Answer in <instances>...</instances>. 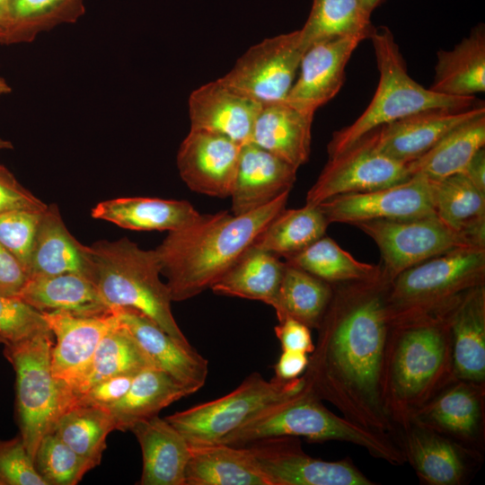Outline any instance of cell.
<instances>
[{
	"label": "cell",
	"mask_w": 485,
	"mask_h": 485,
	"mask_svg": "<svg viewBox=\"0 0 485 485\" xmlns=\"http://www.w3.org/2000/svg\"><path fill=\"white\" fill-rule=\"evenodd\" d=\"M313 116L284 101L263 103L250 142L298 169L309 159Z\"/></svg>",
	"instance_id": "27"
},
{
	"label": "cell",
	"mask_w": 485,
	"mask_h": 485,
	"mask_svg": "<svg viewBox=\"0 0 485 485\" xmlns=\"http://www.w3.org/2000/svg\"><path fill=\"white\" fill-rule=\"evenodd\" d=\"M12 92V87L6 80L0 76V96L8 94Z\"/></svg>",
	"instance_id": "55"
},
{
	"label": "cell",
	"mask_w": 485,
	"mask_h": 485,
	"mask_svg": "<svg viewBox=\"0 0 485 485\" xmlns=\"http://www.w3.org/2000/svg\"><path fill=\"white\" fill-rule=\"evenodd\" d=\"M192 393L193 390L166 372L150 367L138 372L127 393L107 410L116 429L127 431L135 423L156 416L163 408Z\"/></svg>",
	"instance_id": "33"
},
{
	"label": "cell",
	"mask_w": 485,
	"mask_h": 485,
	"mask_svg": "<svg viewBox=\"0 0 485 485\" xmlns=\"http://www.w3.org/2000/svg\"><path fill=\"white\" fill-rule=\"evenodd\" d=\"M111 310L157 368L194 392L205 384L208 362L195 349L182 347L152 319L135 308L111 307Z\"/></svg>",
	"instance_id": "22"
},
{
	"label": "cell",
	"mask_w": 485,
	"mask_h": 485,
	"mask_svg": "<svg viewBox=\"0 0 485 485\" xmlns=\"http://www.w3.org/2000/svg\"><path fill=\"white\" fill-rule=\"evenodd\" d=\"M44 211L20 209L0 214V244L26 271L38 225Z\"/></svg>",
	"instance_id": "44"
},
{
	"label": "cell",
	"mask_w": 485,
	"mask_h": 485,
	"mask_svg": "<svg viewBox=\"0 0 485 485\" xmlns=\"http://www.w3.org/2000/svg\"><path fill=\"white\" fill-rule=\"evenodd\" d=\"M449 328L454 380L485 385V284L455 305Z\"/></svg>",
	"instance_id": "26"
},
{
	"label": "cell",
	"mask_w": 485,
	"mask_h": 485,
	"mask_svg": "<svg viewBox=\"0 0 485 485\" xmlns=\"http://www.w3.org/2000/svg\"><path fill=\"white\" fill-rule=\"evenodd\" d=\"M369 40L379 71L377 89L365 111L351 125L332 134L327 146L329 157L344 151L375 128L419 111L440 108L466 110L476 106L474 96L437 93L414 81L387 27L375 28Z\"/></svg>",
	"instance_id": "6"
},
{
	"label": "cell",
	"mask_w": 485,
	"mask_h": 485,
	"mask_svg": "<svg viewBox=\"0 0 485 485\" xmlns=\"http://www.w3.org/2000/svg\"><path fill=\"white\" fill-rule=\"evenodd\" d=\"M410 420L483 454L485 385L454 380Z\"/></svg>",
	"instance_id": "16"
},
{
	"label": "cell",
	"mask_w": 485,
	"mask_h": 485,
	"mask_svg": "<svg viewBox=\"0 0 485 485\" xmlns=\"http://www.w3.org/2000/svg\"><path fill=\"white\" fill-rule=\"evenodd\" d=\"M408 163L376 149L371 132L340 154L329 157L307 191L305 204L318 206L333 197L387 188L408 181Z\"/></svg>",
	"instance_id": "11"
},
{
	"label": "cell",
	"mask_w": 485,
	"mask_h": 485,
	"mask_svg": "<svg viewBox=\"0 0 485 485\" xmlns=\"http://www.w3.org/2000/svg\"><path fill=\"white\" fill-rule=\"evenodd\" d=\"M242 146L217 133L190 129L176 157L181 180L197 193L230 197Z\"/></svg>",
	"instance_id": "17"
},
{
	"label": "cell",
	"mask_w": 485,
	"mask_h": 485,
	"mask_svg": "<svg viewBox=\"0 0 485 485\" xmlns=\"http://www.w3.org/2000/svg\"><path fill=\"white\" fill-rule=\"evenodd\" d=\"M41 313L56 337L51 350L52 372L74 393L84 378L101 340L118 319L112 311L99 316L65 311Z\"/></svg>",
	"instance_id": "18"
},
{
	"label": "cell",
	"mask_w": 485,
	"mask_h": 485,
	"mask_svg": "<svg viewBox=\"0 0 485 485\" xmlns=\"http://www.w3.org/2000/svg\"><path fill=\"white\" fill-rule=\"evenodd\" d=\"M330 223L319 206L282 209L258 235L252 246L285 259L325 235Z\"/></svg>",
	"instance_id": "37"
},
{
	"label": "cell",
	"mask_w": 485,
	"mask_h": 485,
	"mask_svg": "<svg viewBox=\"0 0 485 485\" xmlns=\"http://www.w3.org/2000/svg\"><path fill=\"white\" fill-rule=\"evenodd\" d=\"M285 267L279 257L251 245L210 289L219 295L258 300L271 306Z\"/></svg>",
	"instance_id": "34"
},
{
	"label": "cell",
	"mask_w": 485,
	"mask_h": 485,
	"mask_svg": "<svg viewBox=\"0 0 485 485\" xmlns=\"http://www.w3.org/2000/svg\"><path fill=\"white\" fill-rule=\"evenodd\" d=\"M135 375H116L96 383L75 399L72 408L76 406H95L107 410L127 393Z\"/></svg>",
	"instance_id": "48"
},
{
	"label": "cell",
	"mask_w": 485,
	"mask_h": 485,
	"mask_svg": "<svg viewBox=\"0 0 485 485\" xmlns=\"http://www.w3.org/2000/svg\"><path fill=\"white\" fill-rule=\"evenodd\" d=\"M304 53L299 30L265 39L251 46L220 79L261 103L283 101Z\"/></svg>",
	"instance_id": "12"
},
{
	"label": "cell",
	"mask_w": 485,
	"mask_h": 485,
	"mask_svg": "<svg viewBox=\"0 0 485 485\" xmlns=\"http://www.w3.org/2000/svg\"><path fill=\"white\" fill-rule=\"evenodd\" d=\"M13 146L10 141L3 139V138L0 137V151H2V150H9V149H13Z\"/></svg>",
	"instance_id": "56"
},
{
	"label": "cell",
	"mask_w": 485,
	"mask_h": 485,
	"mask_svg": "<svg viewBox=\"0 0 485 485\" xmlns=\"http://www.w3.org/2000/svg\"><path fill=\"white\" fill-rule=\"evenodd\" d=\"M430 90L449 96L470 97L485 90V28L475 26L451 50L436 54Z\"/></svg>",
	"instance_id": "32"
},
{
	"label": "cell",
	"mask_w": 485,
	"mask_h": 485,
	"mask_svg": "<svg viewBox=\"0 0 485 485\" xmlns=\"http://www.w3.org/2000/svg\"><path fill=\"white\" fill-rule=\"evenodd\" d=\"M289 192L242 215L199 214L188 225L168 232L154 251L172 301L194 297L220 279L286 207Z\"/></svg>",
	"instance_id": "2"
},
{
	"label": "cell",
	"mask_w": 485,
	"mask_h": 485,
	"mask_svg": "<svg viewBox=\"0 0 485 485\" xmlns=\"http://www.w3.org/2000/svg\"><path fill=\"white\" fill-rule=\"evenodd\" d=\"M89 250L93 281L110 308H135L182 347L195 349L173 317L172 301L166 284L160 279L161 268L154 250L141 249L126 237L97 241Z\"/></svg>",
	"instance_id": "5"
},
{
	"label": "cell",
	"mask_w": 485,
	"mask_h": 485,
	"mask_svg": "<svg viewBox=\"0 0 485 485\" xmlns=\"http://www.w3.org/2000/svg\"><path fill=\"white\" fill-rule=\"evenodd\" d=\"M306 388L303 375L282 381L249 375L228 394L164 418L190 445L218 443L227 435Z\"/></svg>",
	"instance_id": "9"
},
{
	"label": "cell",
	"mask_w": 485,
	"mask_h": 485,
	"mask_svg": "<svg viewBox=\"0 0 485 485\" xmlns=\"http://www.w3.org/2000/svg\"><path fill=\"white\" fill-rule=\"evenodd\" d=\"M115 429L113 417L108 410L76 406L59 417L51 433L97 466L106 448L107 436Z\"/></svg>",
	"instance_id": "41"
},
{
	"label": "cell",
	"mask_w": 485,
	"mask_h": 485,
	"mask_svg": "<svg viewBox=\"0 0 485 485\" xmlns=\"http://www.w3.org/2000/svg\"><path fill=\"white\" fill-rule=\"evenodd\" d=\"M364 40L362 36L336 38L308 48L299 65V75L283 101L301 111L314 114L340 90L346 66Z\"/></svg>",
	"instance_id": "19"
},
{
	"label": "cell",
	"mask_w": 485,
	"mask_h": 485,
	"mask_svg": "<svg viewBox=\"0 0 485 485\" xmlns=\"http://www.w3.org/2000/svg\"><path fill=\"white\" fill-rule=\"evenodd\" d=\"M480 190L485 192V150L480 149L463 172Z\"/></svg>",
	"instance_id": "52"
},
{
	"label": "cell",
	"mask_w": 485,
	"mask_h": 485,
	"mask_svg": "<svg viewBox=\"0 0 485 485\" xmlns=\"http://www.w3.org/2000/svg\"><path fill=\"white\" fill-rule=\"evenodd\" d=\"M33 462L47 485H75L95 467L53 433L42 437Z\"/></svg>",
	"instance_id": "43"
},
{
	"label": "cell",
	"mask_w": 485,
	"mask_h": 485,
	"mask_svg": "<svg viewBox=\"0 0 485 485\" xmlns=\"http://www.w3.org/2000/svg\"><path fill=\"white\" fill-rule=\"evenodd\" d=\"M143 455L141 485H185L190 455L187 439L165 419L157 415L135 423L129 429Z\"/></svg>",
	"instance_id": "25"
},
{
	"label": "cell",
	"mask_w": 485,
	"mask_h": 485,
	"mask_svg": "<svg viewBox=\"0 0 485 485\" xmlns=\"http://www.w3.org/2000/svg\"><path fill=\"white\" fill-rule=\"evenodd\" d=\"M361 0H313L308 18L299 30L305 50L315 43L348 36L370 39L375 27Z\"/></svg>",
	"instance_id": "38"
},
{
	"label": "cell",
	"mask_w": 485,
	"mask_h": 485,
	"mask_svg": "<svg viewBox=\"0 0 485 485\" xmlns=\"http://www.w3.org/2000/svg\"><path fill=\"white\" fill-rule=\"evenodd\" d=\"M454 307L392 323L384 364V398L395 433L454 381L449 319Z\"/></svg>",
	"instance_id": "3"
},
{
	"label": "cell",
	"mask_w": 485,
	"mask_h": 485,
	"mask_svg": "<svg viewBox=\"0 0 485 485\" xmlns=\"http://www.w3.org/2000/svg\"><path fill=\"white\" fill-rule=\"evenodd\" d=\"M53 337L48 330L4 345V355L16 375L20 435L33 460L42 437L51 433L59 417L72 408L74 401L71 390L52 372Z\"/></svg>",
	"instance_id": "8"
},
{
	"label": "cell",
	"mask_w": 485,
	"mask_h": 485,
	"mask_svg": "<svg viewBox=\"0 0 485 485\" xmlns=\"http://www.w3.org/2000/svg\"><path fill=\"white\" fill-rule=\"evenodd\" d=\"M28 279L26 269L0 244V294L17 298Z\"/></svg>",
	"instance_id": "50"
},
{
	"label": "cell",
	"mask_w": 485,
	"mask_h": 485,
	"mask_svg": "<svg viewBox=\"0 0 485 485\" xmlns=\"http://www.w3.org/2000/svg\"><path fill=\"white\" fill-rule=\"evenodd\" d=\"M17 298L40 313L65 311L99 316L111 311L94 282L75 273L30 278Z\"/></svg>",
	"instance_id": "30"
},
{
	"label": "cell",
	"mask_w": 485,
	"mask_h": 485,
	"mask_svg": "<svg viewBox=\"0 0 485 485\" xmlns=\"http://www.w3.org/2000/svg\"><path fill=\"white\" fill-rule=\"evenodd\" d=\"M12 0H0V45H8L12 23Z\"/></svg>",
	"instance_id": "53"
},
{
	"label": "cell",
	"mask_w": 485,
	"mask_h": 485,
	"mask_svg": "<svg viewBox=\"0 0 485 485\" xmlns=\"http://www.w3.org/2000/svg\"><path fill=\"white\" fill-rule=\"evenodd\" d=\"M85 0H12L8 45L32 42L39 35L76 22L85 13Z\"/></svg>",
	"instance_id": "42"
},
{
	"label": "cell",
	"mask_w": 485,
	"mask_h": 485,
	"mask_svg": "<svg viewBox=\"0 0 485 485\" xmlns=\"http://www.w3.org/2000/svg\"><path fill=\"white\" fill-rule=\"evenodd\" d=\"M429 185L435 215L473 244L485 247V192L463 173L429 180Z\"/></svg>",
	"instance_id": "31"
},
{
	"label": "cell",
	"mask_w": 485,
	"mask_h": 485,
	"mask_svg": "<svg viewBox=\"0 0 485 485\" xmlns=\"http://www.w3.org/2000/svg\"><path fill=\"white\" fill-rule=\"evenodd\" d=\"M389 285L382 274L332 285L333 294L303 376L309 390L342 417L371 431L394 436L384 398L392 327Z\"/></svg>",
	"instance_id": "1"
},
{
	"label": "cell",
	"mask_w": 485,
	"mask_h": 485,
	"mask_svg": "<svg viewBox=\"0 0 485 485\" xmlns=\"http://www.w3.org/2000/svg\"><path fill=\"white\" fill-rule=\"evenodd\" d=\"M269 485H374L349 458L325 461L312 457L298 437L279 436L246 445Z\"/></svg>",
	"instance_id": "13"
},
{
	"label": "cell",
	"mask_w": 485,
	"mask_h": 485,
	"mask_svg": "<svg viewBox=\"0 0 485 485\" xmlns=\"http://www.w3.org/2000/svg\"><path fill=\"white\" fill-rule=\"evenodd\" d=\"M297 169L251 142L242 146L230 197L235 216L257 209L290 191Z\"/></svg>",
	"instance_id": "23"
},
{
	"label": "cell",
	"mask_w": 485,
	"mask_h": 485,
	"mask_svg": "<svg viewBox=\"0 0 485 485\" xmlns=\"http://www.w3.org/2000/svg\"><path fill=\"white\" fill-rule=\"evenodd\" d=\"M330 224L354 225L377 219H410L433 215L429 180L408 181L371 191L333 197L318 205Z\"/></svg>",
	"instance_id": "14"
},
{
	"label": "cell",
	"mask_w": 485,
	"mask_h": 485,
	"mask_svg": "<svg viewBox=\"0 0 485 485\" xmlns=\"http://www.w3.org/2000/svg\"><path fill=\"white\" fill-rule=\"evenodd\" d=\"M185 485H269L247 446L190 445Z\"/></svg>",
	"instance_id": "28"
},
{
	"label": "cell",
	"mask_w": 485,
	"mask_h": 485,
	"mask_svg": "<svg viewBox=\"0 0 485 485\" xmlns=\"http://www.w3.org/2000/svg\"><path fill=\"white\" fill-rule=\"evenodd\" d=\"M279 436L302 437L313 443H349L392 465L406 463L403 451L392 434L371 431L338 416L307 385L302 392L269 408L218 443L240 447Z\"/></svg>",
	"instance_id": "4"
},
{
	"label": "cell",
	"mask_w": 485,
	"mask_h": 485,
	"mask_svg": "<svg viewBox=\"0 0 485 485\" xmlns=\"http://www.w3.org/2000/svg\"><path fill=\"white\" fill-rule=\"evenodd\" d=\"M91 216L128 230L171 232L192 222L199 213L187 200L127 197L99 202Z\"/></svg>",
	"instance_id": "29"
},
{
	"label": "cell",
	"mask_w": 485,
	"mask_h": 485,
	"mask_svg": "<svg viewBox=\"0 0 485 485\" xmlns=\"http://www.w3.org/2000/svg\"><path fill=\"white\" fill-rule=\"evenodd\" d=\"M485 113L483 104L466 110L428 109L370 131L378 151L408 163L433 147L450 130Z\"/></svg>",
	"instance_id": "20"
},
{
	"label": "cell",
	"mask_w": 485,
	"mask_h": 485,
	"mask_svg": "<svg viewBox=\"0 0 485 485\" xmlns=\"http://www.w3.org/2000/svg\"><path fill=\"white\" fill-rule=\"evenodd\" d=\"M150 367L156 366L118 320L101 340L84 378L73 393V404L76 398L101 380L137 375Z\"/></svg>",
	"instance_id": "39"
},
{
	"label": "cell",
	"mask_w": 485,
	"mask_h": 485,
	"mask_svg": "<svg viewBox=\"0 0 485 485\" xmlns=\"http://www.w3.org/2000/svg\"><path fill=\"white\" fill-rule=\"evenodd\" d=\"M262 104L219 78L190 93V129L217 133L243 145L251 141L253 124Z\"/></svg>",
	"instance_id": "21"
},
{
	"label": "cell",
	"mask_w": 485,
	"mask_h": 485,
	"mask_svg": "<svg viewBox=\"0 0 485 485\" xmlns=\"http://www.w3.org/2000/svg\"><path fill=\"white\" fill-rule=\"evenodd\" d=\"M383 0H361L364 8L370 14Z\"/></svg>",
	"instance_id": "54"
},
{
	"label": "cell",
	"mask_w": 485,
	"mask_h": 485,
	"mask_svg": "<svg viewBox=\"0 0 485 485\" xmlns=\"http://www.w3.org/2000/svg\"><path fill=\"white\" fill-rule=\"evenodd\" d=\"M485 284V247H464L431 258L396 276L389 285L392 323L436 314Z\"/></svg>",
	"instance_id": "7"
},
{
	"label": "cell",
	"mask_w": 485,
	"mask_h": 485,
	"mask_svg": "<svg viewBox=\"0 0 485 485\" xmlns=\"http://www.w3.org/2000/svg\"><path fill=\"white\" fill-rule=\"evenodd\" d=\"M281 349L310 355L314 349L311 329L293 318L279 321L274 328Z\"/></svg>",
	"instance_id": "49"
},
{
	"label": "cell",
	"mask_w": 485,
	"mask_h": 485,
	"mask_svg": "<svg viewBox=\"0 0 485 485\" xmlns=\"http://www.w3.org/2000/svg\"><path fill=\"white\" fill-rule=\"evenodd\" d=\"M7 340L0 334V344L5 345Z\"/></svg>",
	"instance_id": "57"
},
{
	"label": "cell",
	"mask_w": 485,
	"mask_h": 485,
	"mask_svg": "<svg viewBox=\"0 0 485 485\" xmlns=\"http://www.w3.org/2000/svg\"><path fill=\"white\" fill-rule=\"evenodd\" d=\"M0 485H47L20 434L12 439H0Z\"/></svg>",
	"instance_id": "46"
},
{
	"label": "cell",
	"mask_w": 485,
	"mask_h": 485,
	"mask_svg": "<svg viewBox=\"0 0 485 485\" xmlns=\"http://www.w3.org/2000/svg\"><path fill=\"white\" fill-rule=\"evenodd\" d=\"M27 272L29 278L75 273L93 280L89 246L72 235L55 204L48 205L42 213Z\"/></svg>",
	"instance_id": "24"
},
{
	"label": "cell",
	"mask_w": 485,
	"mask_h": 485,
	"mask_svg": "<svg viewBox=\"0 0 485 485\" xmlns=\"http://www.w3.org/2000/svg\"><path fill=\"white\" fill-rule=\"evenodd\" d=\"M286 262L331 285L373 279L382 274L380 264L373 265L357 260L333 239L325 235L287 258Z\"/></svg>",
	"instance_id": "40"
},
{
	"label": "cell",
	"mask_w": 485,
	"mask_h": 485,
	"mask_svg": "<svg viewBox=\"0 0 485 485\" xmlns=\"http://www.w3.org/2000/svg\"><path fill=\"white\" fill-rule=\"evenodd\" d=\"M353 225L376 243L382 275L390 282L405 269L431 258L477 246L450 229L435 214L410 219L369 220Z\"/></svg>",
	"instance_id": "10"
},
{
	"label": "cell",
	"mask_w": 485,
	"mask_h": 485,
	"mask_svg": "<svg viewBox=\"0 0 485 485\" xmlns=\"http://www.w3.org/2000/svg\"><path fill=\"white\" fill-rule=\"evenodd\" d=\"M332 294L331 284L286 262L281 283L271 306L278 322L293 318L310 329L317 330Z\"/></svg>",
	"instance_id": "36"
},
{
	"label": "cell",
	"mask_w": 485,
	"mask_h": 485,
	"mask_svg": "<svg viewBox=\"0 0 485 485\" xmlns=\"http://www.w3.org/2000/svg\"><path fill=\"white\" fill-rule=\"evenodd\" d=\"M48 330L40 312L18 298L0 294V334L7 343Z\"/></svg>",
	"instance_id": "45"
},
{
	"label": "cell",
	"mask_w": 485,
	"mask_h": 485,
	"mask_svg": "<svg viewBox=\"0 0 485 485\" xmlns=\"http://www.w3.org/2000/svg\"><path fill=\"white\" fill-rule=\"evenodd\" d=\"M308 362V354L284 350L274 365V377L282 381L297 378L304 373Z\"/></svg>",
	"instance_id": "51"
},
{
	"label": "cell",
	"mask_w": 485,
	"mask_h": 485,
	"mask_svg": "<svg viewBox=\"0 0 485 485\" xmlns=\"http://www.w3.org/2000/svg\"><path fill=\"white\" fill-rule=\"evenodd\" d=\"M395 437L421 484H465L483 460V454L412 420Z\"/></svg>",
	"instance_id": "15"
},
{
	"label": "cell",
	"mask_w": 485,
	"mask_h": 485,
	"mask_svg": "<svg viewBox=\"0 0 485 485\" xmlns=\"http://www.w3.org/2000/svg\"><path fill=\"white\" fill-rule=\"evenodd\" d=\"M485 146V113L458 125L419 158L408 163L411 175L439 180L463 173L473 155Z\"/></svg>",
	"instance_id": "35"
},
{
	"label": "cell",
	"mask_w": 485,
	"mask_h": 485,
	"mask_svg": "<svg viewBox=\"0 0 485 485\" xmlns=\"http://www.w3.org/2000/svg\"><path fill=\"white\" fill-rule=\"evenodd\" d=\"M48 205L24 188L15 176L0 163V214L12 210L44 211Z\"/></svg>",
	"instance_id": "47"
}]
</instances>
